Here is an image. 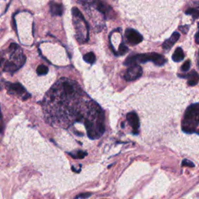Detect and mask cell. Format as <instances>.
Returning <instances> with one entry per match:
<instances>
[{
  "instance_id": "1",
  "label": "cell",
  "mask_w": 199,
  "mask_h": 199,
  "mask_svg": "<svg viewBox=\"0 0 199 199\" xmlns=\"http://www.w3.org/2000/svg\"><path fill=\"white\" fill-rule=\"evenodd\" d=\"M199 124V104L191 105L187 109L182 122V129L187 133H197Z\"/></svg>"
},
{
  "instance_id": "2",
  "label": "cell",
  "mask_w": 199,
  "mask_h": 199,
  "mask_svg": "<svg viewBox=\"0 0 199 199\" xmlns=\"http://www.w3.org/2000/svg\"><path fill=\"white\" fill-rule=\"evenodd\" d=\"M147 62H152L156 65H163L166 63L167 60L164 56L158 53H148V54H139L129 56L125 62V65L132 66L138 65V63H145Z\"/></svg>"
},
{
  "instance_id": "3",
  "label": "cell",
  "mask_w": 199,
  "mask_h": 199,
  "mask_svg": "<svg viewBox=\"0 0 199 199\" xmlns=\"http://www.w3.org/2000/svg\"><path fill=\"white\" fill-rule=\"evenodd\" d=\"M6 89L8 93L12 95H16V96L21 97L23 100H26L30 97L31 95L27 93L24 87L20 83H6Z\"/></svg>"
},
{
  "instance_id": "4",
  "label": "cell",
  "mask_w": 199,
  "mask_h": 199,
  "mask_svg": "<svg viewBox=\"0 0 199 199\" xmlns=\"http://www.w3.org/2000/svg\"><path fill=\"white\" fill-rule=\"evenodd\" d=\"M142 69L140 65H132L127 69L124 78L126 81H134L142 76Z\"/></svg>"
},
{
  "instance_id": "5",
  "label": "cell",
  "mask_w": 199,
  "mask_h": 199,
  "mask_svg": "<svg viewBox=\"0 0 199 199\" xmlns=\"http://www.w3.org/2000/svg\"><path fill=\"white\" fill-rule=\"evenodd\" d=\"M125 38L128 42L132 45H136L138 44L141 43L143 40V37L139 33L131 28L125 31Z\"/></svg>"
},
{
  "instance_id": "6",
  "label": "cell",
  "mask_w": 199,
  "mask_h": 199,
  "mask_svg": "<svg viewBox=\"0 0 199 199\" xmlns=\"http://www.w3.org/2000/svg\"><path fill=\"white\" fill-rule=\"evenodd\" d=\"M127 120L129 121V125L132 126V129H133V133L134 134H138L139 133V129L140 123L139 119L138 117L137 114L135 112H130L127 114Z\"/></svg>"
},
{
  "instance_id": "7",
  "label": "cell",
  "mask_w": 199,
  "mask_h": 199,
  "mask_svg": "<svg viewBox=\"0 0 199 199\" xmlns=\"http://www.w3.org/2000/svg\"><path fill=\"white\" fill-rule=\"evenodd\" d=\"M180 38V34L178 32H174L171 37H170L169 39H167V41H165L163 44V48L169 51L170 49L172 48V47L174 46V44L178 41V39Z\"/></svg>"
},
{
  "instance_id": "8",
  "label": "cell",
  "mask_w": 199,
  "mask_h": 199,
  "mask_svg": "<svg viewBox=\"0 0 199 199\" xmlns=\"http://www.w3.org/2000/svg\"><path fill=\"white\" fill-rule=\"evenodd\" d=\"M178 76L184 79H188V83L191 86L197 85V83H198V74L196 73L195 71H192V72H191L190 73H188V74L178 75Z\"/></svg>"
},
{
  "instance_id": "9",
  "label": "cell",
  "mask_w": 199,
  "mask_h": 199,
  "mask_svg": "<svg viewBox=\"0 0 199 199\" xmlns=\"http://www.w3.org/2000/svg\"><path fill=\"white\" fill-rule=\"evenodd\" d=\"M50 12L53 16H62L63 13V6L61 4L51 2L50 3Z\"/></svg>"
},
{
  "instance_id": "10",
  "label": "cell",
  "mask_w": 199,
  "mask_h": 199,
  "mask_svg": "<svg viewBox=\"0 0 199 199\" xmlns=\"http://www.w3.org/2000/svg\"><path fill=\"white\" fill-rule=\"evenodd\" d=\"M184 58V54L181 47H178L174 51V54L172 56V59L174 60V62H179Z\"/></svg>"
},
{
  "instance_id": "11",
  "label": "cell",
  "mask_w": 199,
  "mask_h": 199,
  "mask_svg": "<svg viewBox=\"0 0 199 199\" xmlns=\"http://www.w3.org/2000/svg\"><path fill=\"white\" fill-rule=\"evenodd\" d=\"M69 154L74 159H83L86 156H87V152H83L82 150L74 151L73 152H69Z\"/></svg>"
},
{
  "instance_id": "12",
  "label": "cell",
  "mask_w": 199,
  "mask_h": 199,
  "mask_svg": "<svg viewBox=\"0 0 199 199\" xmlns=\"http://www.w3.org/2000/svg\"><path fill=\"white\" fill-rule=\"evenodd\" d=\"M83 59L85 62H86L87 63L89 64H93L96 62V56H95L94 53L93 52H89L83 56Z\"/></svg>"
},
{
  "instance_id": "13",
  "label": "cell",
  "mask_w": 199,
  "mask_h": 199,
  "mask_svg": "<svg viewBox=\"0 0 199 199\" xmlns=\"http://www.w3.org/2000/svg\"><path fill=\"white\" fill-rule=\"evenodd\" d=\"M37 73L38 76H44L48 73V68L44 65H40L37 69Z\"/></svg>"
},
{
  "instance_id": "14",
  "label": "cell",
  "mask_w": 199,
  "mask_h": 199,
  "mask_svg": "<svg viewBox=\"0 0 199 199\" xmlns=\"http://www.w3.org/2000/svg\"><path fill=\"white\" fill-rule=\"evenodd\" d=\"M186 14H191L194 19H197L199 16V12H198V9L196 8V9H189L188 10L186 11Z\"/></svg>"
},
{
  "instance_id": "15",
  "label": "cell",
  "mask_w": 199,
  "mask_h": 199,
  "mask_svg": "<svg viewBox=\"0 0 199 199\" xmlns=\"http://www.w3.org/2000/svg\"><path fill=\"white\" fill-rule=\"evenodd\" d=\"M128 51H129V48H128V47H126L124 44H120L119 48H118V52H119L120 55H123V54H125Z\"/></svg>"
},
{
  "instance_id": "16",
  "label": "cell",
  "mask_w": 199,
  "mask_h": 199,
  "mask_svg": "<svg viewBox=\"0 0 199 199\" xmlns=\"http://www.w3.org/2000/svg\"><path fill=\"white\" fill-rule=\"evenodd\" d=\"M92 193H90V192H85V193H81V194H80L79 195L76 196V197H75V199H79V198H81V199H86L88 198V197H90V196H92Z\"/></svg>"
},
{
  "instance_id": "17",
  "label": "cell",
  "mask_w": 199,
  "mask_h": 199,
  "mask_svg": "<svg viewBox=\"0 0 199 199\" xmlns=\"http://www.w3.org/2000/svg\"><path fill=\"white\" fill-rule=\"evenodd\" d=\"M191 67V61H187L184 63V65H182V67H181V71L182 72H188L189 70Z\"/></svg>"
},
{
  "instance_id": "18",
  "label": "cell",
  "mask_w": 199,
  "mask_h": 199,
  "mask_svg": "<svg viewBox=\"0 0 199 199\" xmlns=\"http://www.w3.org/2000/svg\"><path fill=\"white\" fill-rule=\"evenodd\" d=\"M182 166H186L188 167H194V164L193 162L190 161L188 159H184L182 161Z\"/></svg>"
},
{
  "instance_id": "19",
  "label": "cell",
  "mask_w": 199,
  "mask_h": 199,
  "mask_svg": "<svg viewBox=\"0 0 199 199\" xmlns=\"http://www.w3.org/2000/svg\"><path fill=\"white\" fill-rule=\"evenodd\" d=\"M198 33H196V34H195V41H196V43L197 44H198Z\"/></svg>"
},
{
  "instance_id": "20",
  "label": "cell",
  "mask_w": 199,
  "mask_h": 199,
  "mask_svg": "<svg viewBox=\"0 0 199 199\" xmlns=\"http://www.w3.org/2000/svg\"><path fill=\"white\" fill-rule=\"evenodd\" d=\"M2 111H1V108H0V121L2 120Z\"/></svg>"
}]
</instances>
